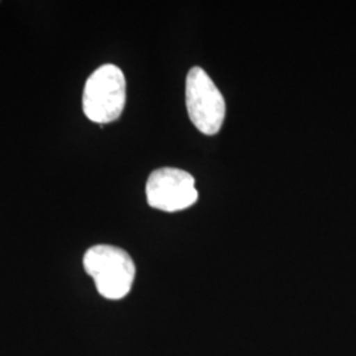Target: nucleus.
Segmentation results:
<instances>
[{
  "label": "nucleus",
  "instance_id": "1",
  "mask_svg": "<svg viewBox=\"0 0 356 356\" xmlns=\"http://www.w3.org/2000/svg\"><path fill=\"white\" fill-rule=\"evenodd\" d=\"M83 267L92 277L101 296L107 300H122L127 296L136 275L132 257L124 250L98 244L83 256Z\"/></svg>",
  "mask_w": 356,
  "mask_h": 356
},
{
  "label": "nucleus",
  "instance_id": "2",
  "mask_svg": "<svg viewBox=\"0 0 356 356\" xmlns=\"http://www.w3.org/2000/svg\"><path fill=\"white\" fill-rule=\"evenodd\" d=\"M126 99V76L118 66L106 64L88 78L82 95V107L91 122L102 126L119 119L124 110Z\"/></svg>",
  "mask_w": 356,
  "mask_h": 356
},
{
  "label": "nucleus",
  "instance_id": "3",
  "mask_svg": "<svg viewBox=\"0 0 356 356\" xmlns=\"http://www.w3.org/2000/svg\"><path fill=\"white\" fill-rule=\"evenodd\" d=\"M185 98L191 123L204 135H216L226 118V102L214 81L202 67H193L186 76Z\"/></svg>",
  "mask_w": 356,
  "mask_h": 356
},
{
  "label": "nucleus",
  "instance_id": "4",
  "mask_svg": "<svg viewBox=\"0 0 356 356\" xmlns=\"http://www.w3.org/2000/svg\"><path fill=\"white\" fill-rule=\"evenodd\" d=\"M147 201L153 209L175 213L197 202L198 191L191 173L178 168H160L151 173L145 185Z\"/></svg>",
  "mask_w": 356,
  "mask_h": 356
}]
</instances>
